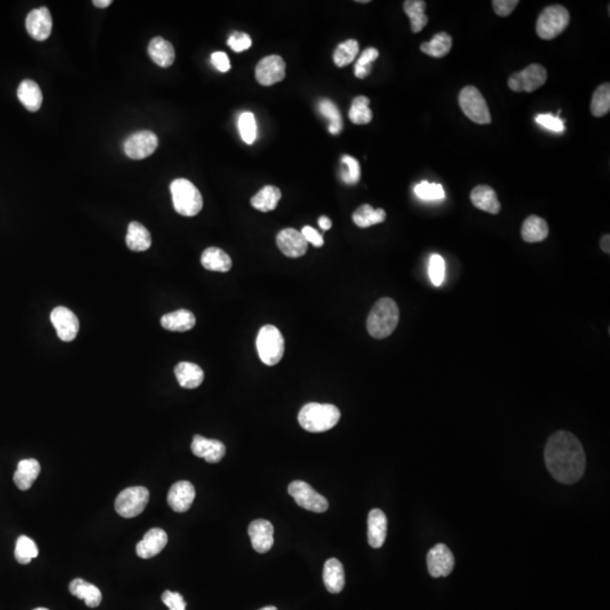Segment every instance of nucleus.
Segmentation results:
<instances>
[{"instance_id":"obj_57","label":"nucleus","mask_w":610,"mask_h":610,"mask_svg":"<svg viewBox=\"0 0 610 610\" xmlns=\"http://www.w3.org/2000/svg\"><path fill=\"white\" fill-rule=\"evenodd\" d=\"M33 610H49V609H47V608L40 607V608H36V609H33Z\"/></svg>"},{"instance_id":"obj_43","label":"nucleus","mask_w":610,"mask_h":610,"mask_svg":"<svg viewBox=\"0 0 610 610\" xmlns=\"http://www.w3.org/2000/svg\"><path fill=\"white\" fill-rule=\"evenodd\" d=\"M379 58V51L375 48H368L360 55L358 63L355 65V76L363 80L372 70V63Z\"/></svg>"},{"instance_id":"obj_5","label":"nucleus","mask_w":610,"mask_h":610,"mask_svg":"<svg viewBox=\"0 0 610 610\" xmlns=\"http://www.w3.org/2000/svg\"><path fill=\"white\" fill-rule=\"evenodd\" d=\"M259 358L266 365L274 366L281 362L285 351L283 335L275 326H264L257 337Z\"/></svg>"},{"instance_id":"obj_27","label":"nucleus","mask_w":610,"mask_h":610,"mask_svg":"<svg viewBox=\"0 0 610 610\" xmlns=\"http://www.w3.org/2000/svg\"><path fill=\"white\" fill-rule=\"evenodd\" d=\"M176 380L184 389H196L203 383L205 373L200 366L190 362H181L174 368Z\"/></svg>"},{"instance_id":"obj_45","label":"nucleus","mask_w":610,"mask_h":610,"mask_svg":"<svg viewBox=\"0 0 610 610\" xmlns=\"http://www.w3.org/2000/svg\"><path fill=\"white\" fill-rule=\"evenodd\" d=\"M341 162L346 165L347 170L343 171L341 179L347 184H356L360 181V163L355 157L344 155L341 157Z\"/></svg>"},{"instance_id":"obj_49","label":"nucleus","mask_w":610,"mask_h":610,"mask_svg":"<svg viewBox=\"0 0 610 610\" xmlns=\"http://www.w3.org/2000/svg\"><path fill=\"white\" fill-rule=\"evenodd\" d=\"M537 124L544 127L546 129L552 130L555 132H564V122L558 118V116L554 117L552 114H539L536 118Z\"/></svg>"},{"instance_id":"obj_33","label":"nucleus","mask_w":610,"mask_h":610,"mask_svg":"<svg viewBox=\"0 0 610 610\" xmlns=\"http://www.w3.org/2000/svg\"><path fill=\"white\" fill-rule=\"evenodd\" d=\"M427 3L423 0H407L404 3V11L410 18V28L412 33H419L427 23L429 17L425 15Z\"/></svg>"},{"instance_id":"obj_35","label":"nucleus","mask_w":610,"mask_h":610,"mask_svg":"<svg viewBox=\"0 0 610 610\" xmlns=\"http://www.w3.org/2000/svg\"><path fill=\"white\" fill-rule=\"evenodd\" d=\"M452 38L446 32H440L434 36L431 41L422 44L421 51L433 58H443L450 53L452 48Z\"/></svg>"},{"instance_id":"obj_26","label":"nucleus","mask_w":610,"mask_h":610,"mask_svg":"<svg viewBox=\"0 0 610 610\" xmlns=\"http://www.w3.org/2000/svg\"><path fill=\"white\" fill-rule=\"evenodd\" d=\"M41 473V466L36 459L21 460L14 473V483L21 491H28Z\"/></svg>"},{"instance_id":"obj_25","label":"nucleus","mask_w":610,"mask_h":610,"mask_svg":"<svg viewBox=\"0 0 610 610\" xmlns=\"http://www.w3.org/2000/svg\"><path fill=\"white\" fill-rule=\"evenodd\" d=\"M69 591L78 599L84 600L90 608L99 607L102 602V592L97 586L82 579H75L69 584Z\"/></svg>"},{"instance_id":"obj_55","label":"nucleus","mask_w":610,"mask_h":610,"mask_svg":"<svg viewBox=\"0 0 610 610\" xmlns=\"http://www.w3.org/2000/svg\"><path fill=\"white\" fill-rule=\"evenodd\" d=\"M112 4L111 0H94L93 5L95 7H99V9H105V7H109V6Z\"/></svg>"},{"instance_id":"obj_38","label":"nucleus","mask_w":610,"mask_h":610,"mask_svg":"<svg viewBox=\"0 0 610 610\" xmlns=\"http://www.w3.org/2000/svg\"><path fill=\"white\" fill-rule=\"evenodd\" d=\"M610 110V84L605 82L594 91L591 100V112L596 118L604 117Z\"/></svg>"},{"instance_id":"obj_1","label":"nucleus","mask_w":610,"mask_h":610,"mask_svg":"<svg viewBox=\"0 0 610 610\" xmlns=\"http://www.w3.org/2000/svg\"><path fill=\"white\" fill-rule=\"evenodd\" d=\"M545 462L550 475L562 484H574L582 478L587 459L580 441L567 431H558L548 439Z\"/></svg>"},{"instance_id":"obj_9","label":"nucleus","mask_w":610,"mask_h":610,"mask_svg":"<svg viewBox=\"0 0 610 610\" xmlns=\"http://www.w3.org/2000/svg\"><path fill=\"white\" fill-rule=\"evenodd\" d=\"M289 493L291 498H294L297 505L308 511L323 513L329 508L327 498L316 492L305 481H291L289 486Z\"/></svg>"},{"instance_id":"obj_54","label":"nucleus","mask_w":610,"mask_h":610,"mask_svg":"<svg viewBox=\"0 0 610 610\" xmlns=\"http://www.w3.org/2000/svg\"><path fill=\"white\" fill-rule=\"evenodd\" d=\"M610 237L609 234H606L602 237L601 241H600V247H601V250L604 252L609 255L610 253Z\"/></svg>"},{"instance_id":"obj_47","label":"nucleus","mask_w":610,"mask_h":610,"mask_svg":"<svg viewBox=\"0 0 610 610\" xmlns=\"http://www.w3.org/2000/svg\"><path fill=\"white\" fill-rule=\"evenodd\" d=\"M228 47L231 48L235 53H242L252 46V40L250 36L243 32H234L228 40Z\"/></svg>"},{"instance_id":"obj_10","label":"nucleus","mask_w":610,"mask_h":610,"mask_svg":"<svg viewBox=\"0 0 610 610\" xmlns=\"http://www.w3.org/2000/svg\"><path fill=\"white\" fill-rule=\"evenodd\" d=\"M547 80V72L546 69L538 65L533 63L530 66L523 69V72L515 73L508 78V87L514 92H535L542 87Z\"/></svg>"},{"instance_id":"obj_6","label":"nucleus","mask_w":610,"mask_h":610,"mask_svg":"<svg viewBox=\"0 0 610 610\" xmlns=\"http://www.w3.org/2000/svg\"><path fill=\"white\" fill-rule=\"evenodd\" d=\"M569 13L561 5L550 6L542 11L537 21L536 31L542 40L555 39L569 26Z\"/></svg>"},{"instance_id":"obj_39","label":"nucleus","mask_w":610,"mask_h":610,"mask_svg":"<svg viewBox=\"0 0 610 610\" xmlns=\"http://www.w3.org/2000/svg\"><path fill=\"white\" fill-rule=\"evenodd\" d=\"M370 99L360 95L353 100L352 107L349 110V119L355 124H366L371 122L373 113L370 109Z\"/></svg>"},{"instance_id":"obj_42","label":"nucleus","mask_w":610,"mask_h":610,"mask_svg":"<svg viewBox=\"0 0 610 610\" xmlns=\"http://www.w3.org/2000/svg\"><path fill=\"white\" fill-rule=\"evenodd\" d=\"M237 126H239L240 135H241L243 141L247 145L255 143L257 138V124L253 113L243 112L240 116Z\"/></svg>"},{"instance_id":"obj_28","label":"nucleus","mask_w":610,"mask_h":610,"mask_svg":"<svg viewBox=\"0 0 610 610\" xmlns=\"http://www.w3.org/2000/svg\"><path fill=\"white\" fill-rule=\"evenodd\" d=\"M161 325L164 329L176 333H184L196 326V316L188 310H178L164 314L161 318Z\"/></svg>"},{"instance_id":"obj_4","label":"nucleus","mask_w":610,"mask_h":610,"mask_svg":"<svg viewBox=\"0 0 610 610\" xmlns=\"http://www.w3.org/2000/svg\"><path fill=\"white\" fill-rule=\"evenodd\" d=\"M170 189L176 213L187 218H193L200 213L203 197L193 182L187 179H176L171 183Z\"/></svg>"},{"instance_id":"obj_13","label":"nucleus","mask_w":610,"mask_h":610,"mask_svg":"<svg viewBox=\"0 0 610 610\" xmlns=\"http://www.w3.org/2000/svg\"><path fill=\"white\" fill-rule=\"evenodd\" d=\"M286 65L279 55H272L264 57L259 61L256 67V78L259 84L272 86L282 82L285 77Z\"/></svg>"},{"instance_id":"obj_7","label":"nucleus","mask_w":610,"mask_h":610,"mask_svg":"<svg viewBox=\"0 0 610 610\" xmlns=\"http://www.w3.org/2000/svg\"><path fill=\"white\" fill-rule=\"evenodd\" d=\"M459 105L466 116L478 124H489L492 122L486 100L475 86H466L459 94Z\"/></svg>"},{"instance_id":"obj_23","label":"nucleus","mask_w":610,"mask_h":610,"mask_svg":"<svg viewBox=\"0 0 610 610\" xmlns=\"http://www.w3.org/2000/svg\"><path fill=\"white\" fill-rule=\"evenodd\" d=\"M323 582L330 594H339L344 589V567L337 558H329L326 562L323 567Z\"/></svg>"},{"instance_id":"obj_53","label":"nucleus","mask_w":610,"mask_h":610,"mask_svg":"<svg viewBox=\"0 0 610 610\" xmlns=\"http://www.w3.org/2000/svg\"><path fill=\"white\" fill-rule=\"evenodd\" d=\"M318 223H319L320 228H321L323 231H328V230H330L331 226H333V222H331V220H330L329 218H327V216H321V218H319V220H318Z\"/></svg>"},{"instance_id":"obj_56","label":"nucleus","mask_w":610,"mask_h":610,"mask_svg":"<svg viewBox=\"0 0 610 610\" xmlns=\"http://www.w3.org/2000/svg\"><path fill=\"white\" fill-rule=\"evenodd\" d=\"M260 610H278L277 608L274 607V606H267V607L262 608Z\"/></svg>"},{"instance_id":"obj_36","label":"nucleus","mask_w":610,"mask_h":610,"mask_svg":"<svg viewBox=\"0 0 610 610\" xmlns=\"http://www.w3.org/2000/svg\"><path fill=\"white\" fill-rule=\"evenodd\" d=\"M387 214L383 209H374L371 205H362L355 210L353 215V220L358 228H370V226L375 225V224L382 223L385 222Z\"/></svg>"},{"instance_id":"obj_17","label":"nucleus","mask_w":610,"mask_h":610,"mask_svg":"<svg viewBox=\"0 0 610 610\" xmlns=\"http://www.w3.org/2000/svg\"><path fill=\"white\" fill-rule=\"evenodd\" d=\"M191 451L196 456L203 458L209 464H218L226 454L225 446L220 441L206 439L201 435L193 437Z\"/></svg>"},{"instance_id":"obj_31","label":"nucleus","mask_w":610,"mask_h":610,"mask_svg":"<svg viewBox=\"0 0 610 610\" xmlns=\"http://www.w3.org/2000/svg\"><path fill=\"white\" fill-rule=\"evenodd\" d=\"M126 243L130 250L135 252H143L149 250L151 245V237L149 230L138 222H132L128 225Z\"/></svg>"},{"instance_id":"obj_34","label":"nucleus","mask_w":610,"mask_h":610,"mask_svg":"<svg viewBox=\"0 0 610 610\" xmlns=\"http://www.w3.org/2000/svg\"><path fill=\"white\" fill-rule=\"evenodd\" d=\"M281 198V190L274 186H266L251 199V205L260 212H272L277 207Z\"/></svg>"},{"instance_id":"obj_14","label":"nucleus","mask_w":610,"mask_h":610,"mask_svg":"<svg viewBox=\"0 0 610 610\" xmlns=\"http://www.w3.org/2000/svg\"><path fill=\"white\" fill-rule=\"evenodd\" d=\"M427 567L433 577H444L450 574L454 567V557L446 545L437 544L429 550Z\"/></svg>"},{"instance_id":"obj_2","label":"nucleus","mask_w":610,"mask_h":610,"mask_svg":"<svg viewBox=\"0 0 610 610\" xmlns=\"http://www.w3.org/2000/svg\"><path fill=\"white\" fill-rule=\"evenodd\" d=\"M399 322V308L397 303L383 297L378 301L368 316V331L375 339L387 338L395 331Z\"/></svg>"},{"instance_id":"obj_30","label":"nucleus","mask_w":610,"mask_h":610,"mask_svg":"<svg viewBox=\"0 0 610 610\" xmlns=\"http://www.w3.org/2000/svg\"><path fill=\"white\" fill-rule=\"evenodd\" d=\"M550 233L546 220L542 218L531 215L527 220L523 222V228H521V237L523 241L528 243L542 242Z\"/></svg>"},{"instance_id":"obj_29","label":"nucleus","mask_w":610,"mask_h":610,"mask_svg":"<svg viewBox=\"0 0 610 610\" xmlns=\"http://www.w3.org/2000/svg\"><path fill=\"white\" fill-rule=\"evenodd\" d=\"M17 97L31 112L39 111L43 101L39 85L31 80H25L21 82L17 90Z\"/></svg>"},{"instance_id":"obj_16","label":"nucleus","mask_w":610,"mask_h":610,"mask_svg":"<svg viewBox=\"0 0 610 610\" xmlns=\"http://www.w3.org/2000/svg\"><path fill=\"white\" fill-rule=\"evenodd\" d=\"M306 240L300 231L294 228H285L277 235V245L279 250L289 258H300L308 251Z\"/></svg>"},{"instance_id":"obj_22","label":"nucleus","mask_w":610,"mask_h":610,"mask_svg":"<svg viewBox=\"0 0 610 610\" xmlns=\"http://www.w3.org/2000/svg\"><path fill=\"white\" fill-rule=\"evenodd\" d=\"M470 199L476 208L484 210L489 214L496 215L500 213L501 203L495 190L489 186H477L470 193Z\"/></svg>"},{"instance_id":"obj_51","label":"nucleus","mask_w":610,"mask_h":610,"mask_svg":"<svg viewBox=\"0 0 610 610\" xmlns=\"http://www.w3.org/2000/svg\"><path fill=\"white\" fill-rule=\"evenodd\" d=\"M301 233L303 234V237L306 240V242L314 245V247H320L325 245L323 237H322L319 232L316 231V228H311V226H304Z\"/></svg>"},{"instance_id":"obj_19","label":"nucleus","mask_w":610,"mask_h":610,"mask_svg":"<svg viewBox=\"0 0 610 610\" xmlns=\"http://www.w3.org/2000/svg\"><path fill=\"white\" fill-rule=\"evenodd\" d=\"M249 536L257 552H269L274 545V527L267 520H255L249 525Z\"/></svg>"},{"instance_id":"obj_15","label":"nucleus","mask_w":610,"mask_h":610,"mask_svg":"<svg viewBox=\"0 0 610 610\" xmlns=\"http://www.w3.org/2000/svg\"><path fill=\"white\" fill-rule=\"evenodd\" d=\"M26 31L36 41H46L51 36L53 17L47 7H40L30 11L25 22Z\"/></svg>"},{"instance_id":"obj_52","label":"nucleus","mask_w":610,"mask_h":610,"mask_svg":"<svg viewBox=\"0 0 610 610\" xmlns=\"http://www.w3.org/2000/svg\"><path fill=\"white\" fill-rule=\"evenodd\" d=\"M212 63L214 65L215 68L220 70L222 73H226L230 70L231 68V63H230V59H228V55L225 53H220V51H218V53H214L212 55Z\"/></svg>"},{"instance_id":"obj_40","label":"nucleus","mask_w":610,"mask_h":610,"mask_svg":"<svg viewBox=\"0 0 610 610\" xmlns=\"http://www.w3.org/2000/svg\"><path fill=\"white\" fill-rule=\"evenodd\" d=\"M360 53V44L356 40H347L339 44L335 53H333V61L336 66L345 67L352 63Z\"/></svg>"},{"instance_id":"obj_8","label":"nucleus","mask_w":610,"mask_h":610,"mask_svg":"<svg viewBox=\"0 0 610 610\" xmlns=\"http://www.w3.org/2000/svg\"><path fill=\"white\" fill-rule=\"evenodd\" d=\"M149 501V491L144 486L128 487L116 500V511L122 518H135L143 513Z\"/></svg>"},{"instance_id":"obj_46","label":"nucleus","mask_w":610,"mask_h":610,"mask_svg":"<svg viewBox=\"0 0 610 610\" xmlns=\"http://www.w3.org/2000/svg\"><path fill=\"white\" fill-rule=\"evenodd\" d=\"M429 278L435 286H440L446 275V262L440 255H433L429 259Z\"/></svg>"},{"instance_id":"obj_11","label":"nucleus","mask_w":610,"mask_h":610,"mask_svg":"<svg viewBox=\"0 0 610 610\" xmlns=\"http://www.w3.org/2000/svg\"><path fill=\"white\" fill-rule=\"evenodd\" d=\"M157 146L159 138L154 132L141 130L132 134L124 141V154L132 160H144L156 151Z\"/></svg>"},{"instance_id":"obj_20","label":"nucleus","mask_w":610,"mask_h":610,"mask_svg":"<svg viewBox=\"0 0 610 610\" xmlns=\"http://www.w3.org/2000/svg\"><path fill=\"white\" fill-rule=\"evenodd\" d=\"M168 535L163 529L153 528L146 533L136 547L137 555L144 560L159 555L168 544Z\"/></svg>"},{"instance_id":"obj_24","label":"nucleus","mask_w":610,"mask_h":610,"mask_svg":"<svg viewBox=\"0 0 610 610\" xmlns=\"http://www.w3.org/2000/svg\"><path fill=\"white\" fill-rule=\"evenodd\" d=\"M149 55L157 66L168 68L176 59V51L170 41L157 36L149 42Z\"/></svg>"},{"instance_id":"obj_44","label":"nucleus","mask_w":610,"mask_h":610,"mask_svg":"<svg viewBox=\"0 0 610 610\" xmlns=\"http://www.w3.org/2000/svg\"><path fill=\"white\" fill-rule=\"evenodd\" d=\"M415 193L423 200H441L446 197V193L441 184L429 183L427 181L417 184L415 187Z\"/></svg>"},{"instance_id":"obj_50","label":"nucleus","mask_w":610,"mask_h":610,"mask_svg":"<svg viewBox=\"0 0 610 610\" xmlns=\"http://www.w3.org/2000/svg\"><path fill=\"white\" fill-rule=\"evenodd\" d=\"M492 4L493 9L498 16L506 17L511 15L512 11L519 5V1L518 0H494Z\"/></svg>"},{"instance_id":"obj_37","label":"nucleus","mask_w":610,"mask_h":610,"mask_svg":"<svg viewBox=\"0 0 610 610\" xmlns=\"http://www.w3.org/2000/svg\"><path fill=\"white\" fill-rule=\"evenodd\" d=\"M319 111L322 116L325 117L329 122V132L333 135H338L339 132L343 130V118H341V112L338 107H336L335 103L330 100H321L319 102Z\"/></svg>"},{"instance_id":"obj_41","label":"nucleus","mask_w":610,"mask_h":610,"mask_svg":"<svg viewBox=\"0 0 610 610\" xmlns=\"http://www.w3.org/2000/svg\"><path fill=\"white\" fill-rule=\"evenodd\" d=\"M39 555V548L36 542L28 536H21L17 539L15 546V558L16 561L23 565L30 563L33 558Z\"/></svg>"},{"instance_id":"obj_21","label":"nucleus","mask_w":610,"mask_h":610,"mask_svg":"<svg viewBox=\"0 0 610 610\" xmlns=\"http://www.w3.org/2000/svg\"><path fill=\"white\" fill-rule=\"evenodd\" d=\"M387 520L380 508H373L368 518V544L373 548L382 547L387 538Z\"/></svg>"},{"instance_id":"obj_3","label":"nucleus","mask_w":610,"mask_h":610,"mask_svg":"<svg viewBox=\"0 0 610 610\" xmlns=\"http://www.w3.org/2000/svg\"><path fill=\"white\" fill-rule=\"evenodd\" d=\"M341 419V412L330 404L310 402L299 412V423L302 429L311 433H322L333 429Z\"/></svg>"},{"instance_id":"obj_32","label":"nucleus","mask_w":610,"mask_h":610,"mask_svg":"<svg viewBox=\"0 0 610 610\" xmlns=\"http://www.w3.org/2000/svg\"><path fill=\"white\" fill-rule=\"evenodd\" d=\"M201 264L207 270L226 272L232 268V260L222 249L208 247L201 255Z\"/></svg>"},{"instance_id":"obj_12","label":"nucleus","mask_w":610,"mask_h":610,"mask_svg":"<svg viewBox=\"0 0 610 610\" xmlns=\"http://www.w3.org/2000/svg\"><path fill=\"white\" fill-rule=\"evenodd\" d=\"M50 319L60 341L69 343L77 337L80 320L72 310L66 306H57L50 314Z\"/></svg>"},{"instance_id":"obj_18","label":"nucleus","mask_w":610,"mask_h":610,"mask_svg":"<svg viewBox=\"0 0 610 610\" xmlns=\"http://www.w3.org/2000/svg\"><path fill=\"white\" fill-rule=\"evenodd\" d=\"M196 498V489L193 485L187 481H178L172 485L168 494V503L173 511L178 513L187 512Z\"/></svg>"},{"instance_id":"obj_48","label":"nucleus","mask_w":610,"mask_h":610,"mask_svg":"<svg viewBox=\"0 0 610 610\" xmlns=\"http://www.w3.org/2000/svg\"><path fill=\"white\" fill-rule=\"evenodd\" d=\"M162 601L170 610H187V604L184 601L183 596L179 592H172L166 590L163 592Z\"/></svg>"}]
</instances>
